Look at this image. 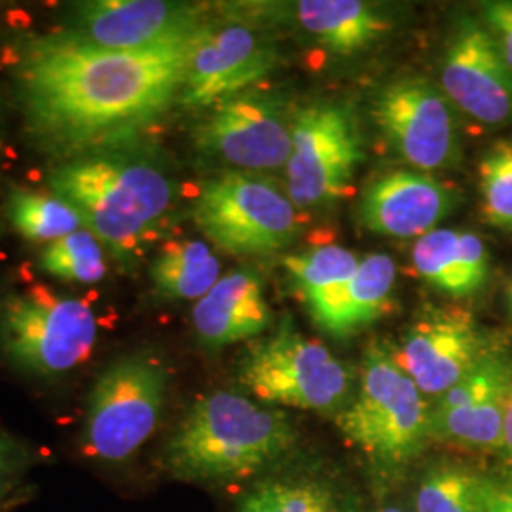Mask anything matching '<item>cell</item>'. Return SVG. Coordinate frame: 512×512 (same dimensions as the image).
<instances>
[{
  "label": "cell",
  "instance_id": "cell-35",
  "mask_svg": "<svg viewBox=\"0 0 512 512\" xmlns=\"http://www.w3.org/2000/svg\"><path fill=\"white\" fill-rule=\"evenodd\" d=\"M19 275H21V279H23L25 283H29V285L37 283V279H35V275H33V270H31V264H27V262H23V264L19 266Z\"/></svg>",
  "mask_w": 512,
  "mask_h": 512
},
{
  "label": "cell",
  "instance_id": "cell-3",
  "mask_svg": "<svg viewBox=\"0 0 512 512\" xmlns=\"http://www.w3.org/2000/svg\"><path fill=\"white\" fill-rule=\"evenodd\" d=\"M48 183L55 198L69 203L93 236L122 260L139 253L175 194L156 165L103 154L57 165Z\"/></svg>",
  "mask_w": 512,
  "mask_h": 512
},
{
  "label": "cell",
  "instance_id": "cell-2",
  "mask_svg": "<svg viewBox=\"0 0 512 512\" xmlns=\"http://www.w3.org/2000/svg\"><path fill=\"white\" fill-rule=\"evenodd\" d=\"M296 440L285 412L239 393L215 391L188 408L165 442L160 465L181 482L230 488L275 471Z\"/></svg>",
  "mask_w": 512,
  "mask_h": 512
},
{
  "label": "cell",
  "instance_id": "cell-4",
  "mask_svg": "<svg viewBox=\"0 0 512 512\" xmlns=\"http://www.w3.org/2000/svg\"><path fill=\"white\" fill-rule=\"evenodd\" d=\"M171 374L148 351L112 361L95 380L78 435V452L103 471L128 467L156 433Z\"/></svg>",
  "mask_w": 512,
  "mask_h": 512
},
{
  "label": "cell",
  "instance_id": "cell-26",
  "mask_svg": "<svg viewBox=\"0 0 512 512\" xmlns=\"http://www.w3.org/2000/svg\"><path fill=\"white\" fill-rule=\"evenodd\" d=\"M359 264L361 260L355 253L338 245L283 258V266L293 277L294 285L304 296L306 304L348 283Z\"/></svg>",
  "mask_w": 512,
  "mask_h": 512
},
{
  "label": "cell",
  "instance_id": "cell-7",
  "mask_svg": "<svg viewBox=\"0 0 512 512\" xmlns=\"http://www.w3.org/2000/svg\"><path fill=\"white\" fill-rule=\"evenodd\" d=\"M239 382L260 403L310 412L342 410L353 374L321 342L285 319L272 334L255 340L239 359Z\"/></svg>",
  "mask_w": 512,
  "mask_h": 512
},
{
  "label": "cell",
  "instance_id": "cell-27",
  "mask_svg": "<svg viewBox=\"0 0 512 512\" xmlns=\"http://www.w3.org/2000/svg\"><path fill=\"white\" fill-rule=\"evenodd\" d=\"M40 268L55 277L88 285L99 283L107 274L99 239L86 230L54 241L40 256Z\"/></svg>",
  "mask_w": 512,
  "mask_h": 512
},
{
  "label": "cell",
  "instance_id": "cell-30",
  "mask_svg": "<svg viewBox=\"0 0 512 512\" xmlns=\"http://www.w3.org/2000/svg\"><path fill=\"white\" fill-rule=\"evenodd\" d=\"M484 18L492 27L497 48L512 73V2L501 0L484 4Z\"/></svg>",
  "mask_w": 512,
  "mask_h": 512
},
{
  "label": "cell",
  "instance_id": "cell-22",
  "mask_svg": "<svg viewBox=\"0 0 512 512\" xmlns=\"http://www.w3.org/2000/svg\"><path fill=\"white\" fill-rule=\"evenodd\" d=\"M219 275V258L200 239H167L150 266L154 289L165 300H200Z\"/></svg>",
  "mask_w": 512,
  "mask_h": 512
},
{
  "label": "cell",
  "instance_id": "cell-16",
  "mask_svg": "<svg viewBox=\"0 0 512 512\" xmlns=\"http://www.w3.org/2000/svg\"><path fill=\"white\" fill-rule=\"evenodd\" d=\"M452 188L416 171H393L368 186L359 219L370 232L387 238H418L452 213Z\"/></svg>",
  "mask_w": 512,
  "mask_h": 512
},
{
  "label": "cell",
  "instance_id": "cell-43",
  "mask_svg": "<svg viewBox=\"0 0 512 512\" xmlns=\"http://www.w3.org/2000/svg\"><path fill=\"white\" fill-rule=\"evenodd\" d=\"M509 296H511V311H512V287H511V293H509Z\"/></svg>",
  "mask_w": 512,
  "mask_h": 512
},
{
  "label": "cell",
  "instance_id": "cell-8",
  "mask_svg": "<svg viewBox=\"0 0 512 512\" xmlns=\"http://www.w3.org/2000/svg\"><path fill=\"white\" fill-rule=\"evenodd\" d=\"M192 220L219 249L239 256L275 253L300 230L293 200L272 179L249 171L224 173L200 186Z\"/></svg>",
  "mask_w": 512,
  "mask_h": 512
},
{
  "label": "cell",
  "instance_id": "cell-37",
  "mask_svg": "<svg viewBox=\"0 0 512 512\" xmlns=\"http://www.w3.org/2000/svg\"><path fill=\"white\" fill-rule=\"evenodd\" d=\"M4 156L10 160V162H18L19 160V154L18 150L16 148L12 147V145H8V147H4Z\"/></svg>",
  "mask_w": 512,
  "mask_h": 512
},
{
  "label": "cell",
  "instance_id": "cell-6",
  "mask_svg": "<svg viewBox=\"0 0 512 512\" xmlns=\"http://www.w3.org/2000/svg\"><path fill=\"white\" fill-rule=\"evenodd\" d=\"M99 319L86 300L63 298L46 283L0 300V353L19 372L50 380L84 365Z\"/></svg>",
  "mask_w": 512,
  "mask_h": 512
},
{
  "label": "cell",
  "instance_id": "cell-17",
  "mask_svg": "<svg viewBox=\"0 0 512 512\" xmlns=\"http://www.w3.org/2000/svg\"><path fill=\"white\" fill-rule=\"evenodd\" d=\"M194 330L209 351L247 342L272 325L262 281L255 272L238 270L220 277L192 310Z\"/></svg>",
  "mask_w": 512,
  "mask_h": 512
},
{
  "label": "cell",
  "instance_id": "cell-11",
  "mask_svg": "<svg viewBox=\"0 0 512 512\" xmlns=\"http://www.w3.org/2000/svg\"><path fill=\"white\" fill-rule=\"evenodd\" d=\"M372 116L385 141L421 171L446 169L459 158L450 99L425 78H401L374 99Z\"/></svg>",
  "mask_w": 512,
  "mask_h": 512
},
{
  "label": "cell",
  "instance_id": "cell-34",
  "mask_svg": "<svg viewBox=\"0 0 512 512\" xmlns=\"http://www.w3.org/2000/svg\"><path fill=\"white\" fill-rule=\"evenodd\" d=\"M21 63V52H18L14 46H4L0 50V65L2 67H16L18 69Z\"/></svg>",
  "mask_w": 512,
  "mask_h": 512
},
{
  "label": "cell",
  "instance_id": "cell-9",
  "mask_svg": "<svg viewBox=\"0 0 512 512\" xmlns=\"http://www.w3.org/2000/svg\"><path fill=\"white\" fill-rule=\"evenodd\" d=\"M361 160L359 131L348 110L327 103L300 110L285 165L289 198L296 207H315L344 196Z\"/></svg>",
  "mask_w": 512,
  "mask_h": 512
},
{
  "label": "cell",
  "instance_id": "cell-28",
  "mask_svg": "<svg viewBox=\"0 0 512 512\" xmlns=\"http://www.w3.org/2000/svg\"><path fill=\"white\" fill-rule=\"evenodd\" d=\"M478 173L484 219L512 230V141L497 143L482 158Z\"/></svg>",
  "mask_w": 512,
  "mask_h": 512
},
{
  "label": "cell",
  "instance_id": "cell-31",
  "mask_svg": "<svg viewBox=\"0 0 512 512\" xmlns=\"http://www.w3.org/2000/svg\"><path fill=\"white\" fill-rule=\"evenodd\" d=\"M486 512H512V499L507 490V484L492 482Z\"/></svg>",
  "mask_w": 512,
  "mask_h": 512
},
{
  "label": "cell",
  "instance_id": "cell-46",
  "mask_svg": "<svg viewBox=\"0 0 512 512\" xmlns=\"http://www.w3.org/2000/svg\"><path fill=\"white\" fill-rule=\"evenodd\" d=\"M0 148H2V145H0Z\"/></svg>",
  "mask_w": 512,
  "mask_h": 512
},
{
  "label": "cell",
  "instance_id": "cell-1",
  "mask_svg": "<svg viewBox=\"0 0 512 512\" xmlns=\"http://www.w3.org/2000/svg\"><path fill=\"white\" fill-rule=\"evenodd\" d=\"M200 27L141 50L99 48L73 31L29 40L18 67L27 135L63 162L128 143L179 99Z\"/></svg>",
  "mask_w": 512,
  "mask_h": 512
},
{
  "label": "cell",
  "instance_id": "cell-38",
  "mask_svg": "<svg viewBox=\"0 0 512 512\" xmlns=\"http://www.w3.org/2000/svg\"><path fill=\"white\" fill-rule=\"evenodd\" d=\"M378 512H416L414 509H408V507H403V505H387V507H382Z\"/></svg>",
  "mask_w": 512,
  "mask_h": 512
},
{
  "label": "cell",
  "instance_id": "cell-32",
  "mask_svg": "<svg viewBox=\"0 0 512 512\" xmlns=\"http://www.w3.org/2000/svg\"><path fill=\"white\" fill-rule=\"evenodd\" d=\"M501 454L507 461L509 469L512 471V387L507 401V410H505V427H503V444H501Z\"/></svg>",
  "mask_w": 512,
  "mask_h": 512
},
{
  "label": "cell",
  "instance_id": "cell-14",
  "mask_svg": "<svg viewBox=\"0 0 512 512\" xmlns=\"http://www.w3.org/2000/svg\"><path fill=\"white\" fill-rule=\"evenodd\" d=\"M442 92L456 107L484 124L512 118V73L494 35L465 19L454 31L442 61Z\"/></svg>",
  "mask_w": 512,
  "mask_h": 512
},
{
  "label": "cell",
  "instance_id": "cell-13",
  "mask_svg": "<svg viewBox=\"0 0 512 512\" xmlns=\"http://www.w3.org/2000/svg\"><path fill=\"white\" fill-rule=\"evenodd\" d=\"M275 65V50L247 25L203 21L196 31L179 101L211 109L262 80Z\"/></svg>",
  "mask_w": 512,
  "mask_h": 512
},
{
  "label": "cell",
  "instance_id": "cell-23",
  "mask_svg": "<svg viewBox=\"0 0 512 512\" xmlns=\"http://www.w3.org/2000/svg\"><path fill=\"white\" fill-rule=\"evenodd\" d=\"M509 393L459 408H429V439L478 450H501Z\"/></svg>",
  "mask_w": 512,
  "mask_h": 512
},
{
  "label": "cell",
  "instance_id": "cell-18",
  "mask_svg": "<svg viewBox=\"0 0 512 512\" xmlns=\"http://www.w3.org/2000/svg\"><path fill=\"white\" fill-rule=\"evenodd\" d=\"M395 279L397 266L389 256H366L348 283L306 304L313 323L332 336L365 329L389 308Z\"/></svg>",
  "mask_w": 512,
  "mask_h": 512
},
{
  "label": "cell",
  "instance_id": "cell-12",
  "mask_svg": "<svg viewBox=\"0 0 512 512\" xmlns=\"http://www.w3.org/2000/svg\"><path fill=\"white\" fill-rule=\"evenodd\" d=\"M490 353L471 313L429 306L404 330L393 357L425 397H440Z\"/></svg>",
  "mask_w": 512,
  "mask_h": 512
},
{
  "label": "cell",
  "instance_id": "cell-42",
  "mask_svg": "<svg viewBox=\"0 0 512 512\" xmlns=\"http://www.w3.org/2000/svg\"><path fill=\"white\" fill-rule=\"evenodd\" d=\"M8 256H6V253H0V260H6Z\"/></svg>",
  "mask_w": 512,
  "mask_h": 512
},
{
  "label": "cell",
  "instance_id": "cell-29",
  "mask_svg": "<svg viewBox=\"0 0 512 512\" xmlns=\"http://www.w3.org/2000/svg\"><path fill=\"white\" fill-rule=\"evenodd\" d=\"M31 467H33L31 450L23 442L0 431V507L4 509L14 507L19 486Z\"/></svg>",
  "mask_w": 512,
  "mask_h": 512
},
{
  "label": "cell",
  "instance_id": "cell-41",
  "mask_svg": "<svg viewBox=\"0 0 512 512\" xmlns=\"http://www.w3.org/2000/svg\"><path fill=\"white\" fill-rule=\"evenodd\" d=\"M507 490H509V495H511L512 499V482H509V484H507Z\"/></svg>",
  "mask_w": 512,
  "mask_h": 512
},
{
  "label": "cell",
  "instance_id": "cell-33",
  "mask_svg": "<svg viewBox=\"0 0 512 512\" xmlns=\"http://www.w3.org/2000/svg\"><path fill=\"white\" fill-rule=\"evenodd\" d=\"M6 23L12 27V29H27L31 27L33 23V16L21 8H10L6 14H4Z\"/></svg>",
  "mask_w": 512,
  "mask_h": 512
},
{
  "label": "cell",
  "instance_id": "cell-40",
  "mask_svg": "<svg viewBox=\"0 0 512 512\" xmlns=\"http://www.w3.org/2000/svg\"><path fill=\"white\" fill-rule=\"evenodd\" d=\"M44 6H59V2H44Z\"/></svg>",
  "mask_w": 512,
  "mask_h": 512
},
{
  "label": "cell",
  "instance_id": "cell-36",
  "mask_svg": "<svg viewBox=\"0 0 512 512\" xmlns=\"http://www.w3.org/2000/svg\"><path fill=\"white\" fill-rule=\"evenodd\" d=\"M27 181L35 184L42 183V181H44V171H42V169H38V167L29 169V171H27Z\"/></svg>",
  "mask_w": 512,
  "mask_h": 512
},
{
  "label": "cell",
  "instance_id": "cell-5",
  "mask_svg": "<svg viewBox=\"0 0 512 512\" xmlns=\"http://www.w3.org/2000/svg\"><path fill=\"white\" fill-rule=\"evenodd\" d=\"M429 408L393 353L370 346L357 393L336 414V425L349 444L374 463L401 469L420 456L429 440Z\"/></svg>",
  "mask_w": 512,
  "mask_h": 512
},
{
  "label": "cell",
  "instance_id": "cell-39",
  "mask_svg": "<svg viewBox=\"0 0 512 512\" xmlns=\"http://www.w3.org/2000/svg\"><path fill=\"white\" fill-rule=\"evenodd\" d=\"M88 304H92L95 300H99V293L97 291H90V293L86 294V298H84Z\"/></svg>",
  "mask_w": 512,
  "mask_h": 512
},
{
  "label": "cell",
  "instance_id": "cell-20",
  "mask_svg": "<svg viewBox=\"0 0 512 512\" xmlns=\"http://www.w3.org/2000/svg\"><path fill=\"white\" fill-rule=\"evenodd\" d=\"M236 512H357L336 478L317 469L272 471L251 482Z\"/></svg>",
  "mask_w": 512,
  "mask_h": 512
},
{
  "label": "cell",
  "instance_id": "cell-19",
  "mask_svg": "<svg viewBox=\"0 0 512 512\" xmlns=\"http://www.w3.org/2000/svg\"><path fill=\"white\" fill-rule=\"evenodd\" d=\"M418 274L442 293L465 298L478 293L488 277V251L473 232L450 228L421 236L412 253Z\"/></svg>",
  "mask_w": 512,
  "mask_h": 512
},
{
  "label": "cell",
  "instance_id": "cell-21",
  "mask_svg": "<svg viewBox=\"0 0 512 512\" xmlns=\"http://www.w3.org/2000/svg\"><path fill=\"white\" fill-rule=\"evenodd\" d=\"M294 14L308 35L342 55L365 50L389 27L376 8L361 0H300Z\"/></svg>",
  "mask_w": 512,
  "mask_h": 512
},
{
  "label": "cell",
  "instance_id": "cell-24",
  "mask_svg": "<svg viewBox=\"0 0 512 512\" xmlns=\"http://www.w3.org/2000/svg\"><path fill=\"white\" fill-rule=\"evenodd\" d=\"M492 482L461 463H437L418 480L414 511L486 512Z\"/></svg>",
  "mask_w": 512,
  "mask_h": 512
},
{
  "label": "cell",
  "instance_id": "cell-44",
  "mask_svg": "<svg viewBox=\"0 0 512 512\" xmlns=\"http://www.w3.org/2000/svg\"><path fill=\"white\" fill-rule=\"evenodd\" d=\"M8 511V509H4V507H0V512Z\"/></svg>",
  "mask_w": 512,
  "mask_h": 512
},
{
  "label": "cell",
  "instance_id": "cell-10",
  "mask_svg": "<svg viewBox=\"0 0 512 512\" xmlns=\"http://www.w3.org/2000/svg\"><path fill=\"white\" fill-rule=\"evenodd\" d=\"M293 124L274 97L243 92L213 105L194 128V143L213 158L243 171L285 167L293 152Z\"/></svg>",
  "mask_w": 512,
  "mask_h": 512
},
{
  "label": "cell",
  "instance_id": "cell-15",
  "mask_svg": "<svg viewBox=\"0 0 512 512\" xmlns=\"http://www.w3.org/2000/svg\"><path fill=\"white\" fill-rule=\"evenodd\" d=\"M200 4L164 0H95L76 6L78 37L107 50H141L200 27Z\"/></svg>",
  "mask_w": 512,
  "mask_h": 512
},
{
  "label": "cell",
  "instance_id": "cell-45",
  "mask_svg": "<svg viewBox=\"0 0 512 512\" xmlns=\"http://www.w3.org/2000/svg\"><path fill=\"white\" fill-rule=\"evenodd\" d=\"M0 71H2V65H0Z\"/></svg>",
  "mask_w": 512,
  "mask_h": 512
},
{
  "label": "cell",
  "instance_id": "cell-25",
  "mask_svg": "<svg viewBox=\"0 0 512 512\" xmlns=\"http://www.w3.org/2000/svg\"><path fill=\"white\" fill-rule=\"evenodd\" d=\"M8 217L23 238L33 241H57L82 226L80 215L69 203L19 186L8 194Z\"/></svg>",
  "mask_w": 512,
  "mask_h": 512
}]
</instances>
